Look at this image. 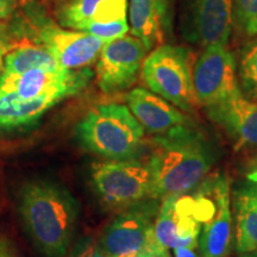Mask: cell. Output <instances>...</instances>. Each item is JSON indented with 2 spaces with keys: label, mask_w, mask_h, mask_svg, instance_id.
<instances>
[{
  "label": "cell",
  "mask_w": 257,
  "mask_h": 257,
  "mask_svg": "<svg viewBox=\"0 0 257 257\" xmlns=\"http://www.w3.org/2000/svg\"><path fill=\"white\" fill-rule=\"evenodd\" d=\"M174 250L175 257H201L200 253L195 252V249L187 248V246H176Z\"/></svg>",
  "instance_id": "24"
},
{
  "label": "cell",
  "mask_w": 257,
  "mask_h": 257,
  "mask_svg": "<svg viewBox=\"0 0 257 257\" xmlns=\"http://www.w3.org/2000/svg\"><path fill=\"white\" fill-rule=\"evenodd\" d=\"M250 256H251V257H257V248L253 250L252 252H250Z\"/></svg>",
  "instance_id": "30"
},
{
  "label": "cell",
  "mask_w": 257,
  "mask_h": 257,
  "mask_svg": "<svg viewBox=\"0 0 257 257\" xmlns=\"http://www.w3.org/2000/svg\"><path fill=\"white\" fill-rule=\"evenodd\" d=\"M127 8V0H64L59 22L62 27L88 32L106 43L130 30Z\"/></svg>",
  "instance_id": "7"
},
{
  "label": "cell",
  "mask_w": 257,
  "mask_h": 257,
  "mask_svg": "<svg viewBox=\"0 0 257 257\" xmlns=\"http://www.w3.org/2000/svg\"><path fill=\"white\" fill-rule=\"evenodd\" d=\"M243 257H251V256H250V255H246V253H245V256H243Z\"/></svg>",
  "instance_id": "31"
},
{
  "label": "cell",
  "mask_w": 257,
  "mask_h": 257,
  "mask_svg": "<svg viewBox=\"0 0 257 257\" xmlns=\"http://www.w3.org/2000/svg\"><path fill=\"white\" fill-rule=\"evenodd\" d=\"M191 53L184 47L162 44L144 59L142 76L147 87L184 112L197 106L193 89Z\"/></svg>",
  "instance_id": "4"
},
{
  "label": "cell",
  "mask_w": 257,
  "mask_h": 257,
  "mask_svg": "<svg viewBox=\"0 0 257 257\" xmlns=\"http://www.w3.org/2000/svg\"><path fill=\"white\" fill-rule=\"evenodd\" d=\"M218 159L217 149L192 121L153 140L149 166L153 198L186 194L198 187Z\"/></svg>",
  "instance_id": "1"
},
{
  "label": "cell",
  "mask_w": 257,
  "mask_h": 257,
  "mask_svg": "<svg viewBox=\"0 0 257 257\" xmlns=\"http://www.w3.org/2000/svg\"><path fill=\"white\" fill-rule=\"evenodd\" d=\"M9 48H10V46L5 40L4 34H3L2 25H0V67H3V63H4V57L6 54L9 53L8 51Z\"/></svg>",
  "instance_id": "26"
},
{
  "label": "cell",
  "mask_w": 257,
  "mask_h": 257,
  "mask_svg": "<svg viewBox=\"0 0 257 257\" xmlns=\"http://www.w3.org/2000/svg\"><path fill=\"white\" fill-rule=\"evenodd\" d=\"M192 76L195 101L204 107L240 92L236 57L226 46L204 48L195 61Z\"/></svg>",
  "instance_id": "10"
},
{
  "label": "cell",
  "mask_w": 257,
  "mask_h": 257,
  "mask_svg": "<svg viewBox=\"0 0 257 257\" xmlns=\"http://www.w3.org/2000/svg\"><path fill=\"white\" fill-rule=\"evenodd\" d=\"M143 136L144 128L130 108L115 102L95 106L76 125L81 146L107 160L133 159Z\"/></svg>",
  "instance_id": "3"
},
{
  "label": "cell",
  "mask_w": 257,
  "mask_h": 257,
  "mask_svg": "<svg viewBox=\"0 0 257 257\" xmlns=\"http://www.w3.org/2000/svg\"><path fill=\"white\" fill-rule=\"evenodd\" d=\"M234 249L250 253L257 248V182L239 181L232 188Z\"/></svg>",
  "instance_id": "17"
},
{
  "label": "cell",
  "mask_w": 257,
  "mask_h": 257,
  "mask_svg": "<svg viewBox=\"0 0 257 257\" xmlns=\"http://www.w3.org/2000/svg\"><path fill=\"white\" fill-rule=\"evenodd\" d=\"M233 0H180V34L189 43L206 48L227 46Z\"/></svg>",
  "instance_id": "9"
},
{
  "label": "cell",
  "mask_w": 257,
  "mask_h": 257,
  "mask_svg": "<svg viewBox=\"0 0 257 257\" xmlns=\"http://www.w3.org/2000/svg\"><path fill=\"white\" fill-rule=\"evenodd\" d=\"M246 180L249 181H253L257 182V161L255 163H252V166H250V168L248 172H246Z\"/></svg>",
  "instance_id": "27"
},
{
  "label": "cell",
  "mask_w": 257,
  "mask_h": 257,
  "mask_svg": "<svg viewBox=\"0 0 257 257\" xmlns=\"http://www.w3.org/2000/svg\"><path fill=\"white\" fill-rule=\"evenodd\" d=\"M232 24L244 37L257 36V0H233Z\"/></svg>",
  "instance_id": "21"
},
{
  "label": "cell",
  "mask_w": 257,
  "mask_h": 257,
  "mask_svg": "<svg viewBox=\"0 0 257 257\" xmlns=\"http://www.w3.org/2000/svg\"><path fill=\"white\" fill-rule=\"evenodd\" d=\"M92 182L102 201L113 207H128L153 198V174L149 166L133 160L94 163Z\"/></svg>",
  "instance_id": "6"
},
{
  "label": "cell",
  "mask_w": 257,
  "mask_h": 257,
  "mask_svg": "<svg viewBox=\"0 0 257 257\" xmlns=\"http://www.w3.org/2000/svg\"><path fill=\"white\" fill-rule=\"evenodd\" d=\"M14 10V0H0V19L9 17Z\"/></svg>",
  "instance_id": "25"
},
{
  "label": "cell",
  "mask_w": 257,
  "mask_h": 257,
  "mask_svg": "<svg viewBox=\"0 0 257 257\" xmlns=\"http://www.w3.org/2000/svg\"><path fill=\"white\" fill-rule=\"evenodd\" d=\"M130 32L152 50L172 34L174 0H127Z\"/></svg>",
  "instance_id": "15"
},
{
  "label": "cell",
  "mask_w": 257,
  "mask_h": 257,
  "mask_svg": "<svg viewBox=\"0 0 257 257\" xmlns=\"http://www.w3.org/2000/svg\"><path fill=\"white\" fill-rule=\"evenodd\" d=\"M54 98L25 100L15 93L0 91V131H11L29 126L59 104Z\"/></svg>",
  "instance_id": "18"
},
{
  "label": "cell",
  "mask_w": 257,
  "mask_h": 257,
  "mask_svg": "<svg viewBox=\"0 0 257 257\" xmlns=\"http://www.w3.org/2000/svg\"><path fill=\"white\" fill-rule=\"evenodd\" d=\"M159 200L148 198L128 206L104 230L99 245L112 257L128 256L146 249L154 251L153 230L160 210Z\"/></svg>",
  "instance_id": "8"
},
{
  "label": "cell",
  "mask_w": 257,
  "mask_h": 257,
  "mask_svg": "<svg viewBox=\"0 0 257 257\" xmlns=\"http://www.w3.org/2000/svg\"><path fill=\"white\" fill-rule=\"evenodd\" d=\"M37 42L66 69L87 68L98 60L105 42L85 31L67 30L55 25H42Z\"/></svg>",
  "instance_id": "13"
},
{
  "label": "cell",
  "mask_w": 257,
  "mask_h": 257,
  "mask_svg": "<svg viewBox=\"0 0 257 257\" xmlns=\"http://www.w3.org/2000/svg\"><path fill=\"white\" fill-rule=\"evenodd\" d=\"M200 217L198 248L201 257H227L232 242V210L226 176L207 180L195 193Z\"/></svg>",
  "instance_id": "5"
},
{
  "label": "cell",
  "mask_w": 257,
  "mask_h": 257,
  "mask_svg": "<svg viewBox=\"0 0 257 257\" xmlns=\"http://www.w3.org/2000/svg\"><path fill=\"white\" fill-rule=\"evenodd\" d=\"M62 70L55 57L46 48L34 44H25L9 51L4 57L3 72L11 74H21L28 70Z\"/></svg>",
  "instance_id": "19"
},
{
  "label": "cell",
  "mask_w": 257,
  "mask_h": 257,
  "mask_svg": "<svg viewBox=\"0 0 257 257\" xmlns=\"http://www.w3.org/2000/svg\"><path fill=\"white\" fill-rule=\"evenodd\" d=\"M19 212L44 256H66L78 218L75 200L66 189L47 181L30 182L22 191Z\"/></svg>",
  "instance_id": "2"
},
{
  "label": "cell",
  "mask_w": 257,
  "mask_h": 257,
  "mask_svg": "<svg viewBox=\"0 0 257 257\" xmlns=\"http://www.w3.org/2000/svg\"><path fill=\"white\" fill-rule=\"evenodd\" d=\"M162 255V253H161ZM159 253L152 251V250H142V251L133 253V255H128V256H124V257H159Z\"/></svg>",
  "instance_id": "28"
},
{
  "label": "cell",
  "mask_w": 257,
  "mask_h": 257,
  "mask_svg": "<svg viewBox=\"0 0 257 257\" xmlns=\"http://www.w3.org/2000/svg\"><path fill=\"white\" fill-rule=\"evenodd\" d=\"M126 102L138 123L150 134H163L176 125L191 121L172 102L146 88L131 89L126 94Z\"/></svg>",
  "instance_id": "16"
},
{
  "label": "cell",
  "mask_w": 257,
  "mask_h": 257,
  "mask_svg": "<svg viewBox=\"0 0 257 257\" xmlns=\"http://www.w3.org/2000/svg\"><path fill=\"white\" fill-rule=\"evenodd\" d=\"M237 73L242 88L240 91L257 102V38L249 41L240 50Z\"/></svg>",
  "instance_id": "20"
},
{
  "label": "cell",
  "mask_w": 257,
  "mask_h": 257,
  "mask_svg": "<svg viewBox=\"0 0 257 257\" xmlns=\"http://www.w3.org/2000/svg\"><path fill=\"white\" fill-rule=\"evenodd\" d=\"M159 257H172L170 256V253H169V251H166V252H163L162 255H160Z\"/></svg>",
  "instance_id": "29"
},
{
  "label": "cell",
  "mask_w": 257,
  "mask_h": 257,
  "mask_svg": "<svg viewBox=\"0 0 257 257\" xmlns=\"http://www.w3.org/2000/svg\"><path fill=\"white\" fill-rule=\"evenodd\" d=\"M148 51L146 44L133 35L106 42L95 68L99 88L106 94L130 88L142 70Z\"/></svg>",
  "instance_id": "12"
},
{
  "label": "cell",
  "mask_w": 257,
  "mask_h": 257,
  "mask_svg": "<svg viewBox=\"0 0 257 257\" xmlns=\"http://www.w3.org/2000/svg\"><path fill=\"white\" fill-rule=\"evenodd\" d=\"M205 110L208 118L226 133L237 150L257 148V102L246 98L242 91Z\"/></svg>",
  "instance_id": "14"
},
{
  "label": "cell",
  "mask_w": 257,
  "mask_h": 257,
  "mask_svg": "<svg viewBox=\"0 0 257 257\" xmlns=\"http://www.w3.org/2000/svg\"><path fill=\"white\" fill-rule=\"evenodd\" d=\"M94 73L88 68L28 70L21 74L0 73V91L15 93L25 100L54 98L62 101L82 91Z\"/></svg>",
  "instance_id": "11"
},
{
  "label": "cell",
  "mask_w": 257,
  "mask_h": 257,
  "mask_svg": "<svg viewBox=\"0 0 257 257\" xmlns=\"http://www.w3.org/2000/svg\"><path fill=\"white\" fill-rule=\"evenodd\" d=\"M0 257H18L15 246L10 240L0 238Z\"/></svg>",
  "instance_id": "23"
},
{
  "label": "cell",
  "mask_w": 257,
  "mask_h": 257,
  "mask_svg": "<svg viewBox=\"0 0 257 257\" xmlns=\"http://www.w3.org/2000/svg\"><path fill=\"white\" fill-rule=\"evenodd\" d=\"M72 257H112L99 245L92 240L80 243V245L74 250Z\"/></svg>",
  "instance_id": "22"
}]
</instances>
